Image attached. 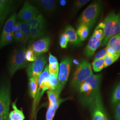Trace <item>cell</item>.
<instances>
[{"label":"cell","mask_w":120,"mask_h":120,"mask_svg":"<svg viewBox=\"0 0 120 120\" xmlns=\"http://www.w3.org/2000/svg\"><path fill=\"white\" fill-rule=\"evenodd\" d=\"M101 74H93L81 85L78 91L80 101L83 106H90L95 98L101 94Z\"/></svg>","instance_id":"1"},{"label":"cell","mask_w":120,"mask_h":120,"mask_svg":"<svg viewBox=\"0 0 120 120\" xmlns=\"http://www.w3.org/2000/svg\"><path fill=\"white\" fill-rule=\"evenodd\" d=\"M102 8L101 1L99 0L93 1L82 13L78 21V26L84 24L90 30L97 21Z\"/></svg>","instance_id":"2"},{"label":"cell","mask_w":120,"mask_h":120,"mask_svg":"<svg viewBox=\"0 0 120 120\" xmlns=\"http://www.w3.org/2000/svg\"><path fill=\"white\" fill-rule=\"evenodd\" d=\"M49 75V73L48 69V65L46 64L43 72L41 74L39 77L38 83L39 87L34 100L31 120H35L36 109L42 97L45 92L50 89Z\"/></svg>","instance_id":"3"},{"label":"cell","mask_w":120,"mask_h":120,"mask_svg":"<svg viewBox=\"0 0 120 120\" xmlns=\"http://www.w3.org/2000/svg\"><path fill=\"white\" fill-rule=\"evenodd\" d=\"M93 74L90 63L87 60H83L79 64L73 73L71 86L73 89L79 90L82 83L90 76Z\"/></svg>","instance_id":"4"},{"label":"cell","mask_w":120,"mask_h":120,"mask_svg":"<svg viewBox=\"0 0 120 120\" xmlns=\"http://www.w3.org/2000/svg\"><path fill=\"white\" fill-rule=\"evenodd\" d=\"M26 48L23 46L14 52L12 56L9 65V73L11 76L17 71L26 68L28 61L26 58Z\"/></svg>","instance_id":"5"},{"label":"cell","mask_w":120,"mask_h":120,"mask_svg":"<svg viewBox=\"0 0 120 120\" xmlns=\"http://www.w3.org/2000/svg\"><path fill=\"white\" fill-rule=\"evenodd\" d=\"M46 62V56L42 54L38 56L34 61L30 63L26 70L29 79L39 78L40 75L43 72Z\"/></svg>","instance_id":"6"},{"label":"cell","mask_w":120,"mask_h":120,"mask_svg":"<svg viewBox=\"0 0 120 120\" xmlns=\"http://www.w3.org/2000/svg\"><path fill=\"white\" fill-rule=\"evenodd\" d=\"M72 63V58L69 57L64 58L60 63L59 66L58 80L59 87L61 91L68 80Z\"/></svg>","instance_id":"7"},{"label":"cell","mask_w":120,"mask_h":120,"mask_svg":"<svg viewBox=\"0 0 120 120\" xmlns=\"http://www.w3.org/2000/svg\"><path fill=\"white\" fill-rule=\"evenodd\" d=\"M90 106L92 120H108L101 94L95 98Z\"/></svg>","instance_id":"8"},{"label":"cell","mask_w":120,"mask_h":120,"mask_svg":"<svg viewBox=\"0 0 120 120\" xmlns=\"http://www.w3.org/2000/svg\"><path fill=\"white\" fill-rule=\"evenodd\" d=\"M11 90L8 84L0 86V114L8 117L10 104Z\"/></svg>","instance_id":"9"},{"label":"cell","mask_w":120,"mask_h":120,"mask_svg":"<svg viewBox=\"0 0 120 120\" xmlns=\"http://www.w3.org/2000/svg\"><path fill=\"white\" fill-rule=\"evenodd\" d=\"M38 14L39 11L37 8L26 1L17 14V17L19 21L27 22Z\"/></svg>","instance_id":"10"},{"label":"cell","mask_w":120,"mask_h":120,"mask_svg":"<svg viewBox=\"0 0 120 120\" xmlns=\"http://www.w3.org/2000/svg\"><path fill=\"white\" fill-rule=\"evenodd\" d=\"M119 15V13L116 14V13L112 12L109 13L105 18V20L103 22L104 24V27L103 29L104 38L101 44L102 47L105 45L107 43L108 41V38L109 35L116 21V19Z\"/></svg>","instance_id":"11"},{"label":"cell","mask_w":120,"mask_h":120,"mask_svg":"<svg viewBox=\"0 0 120 120\" xmlns=\"http://www.w3.org/2000/svg\"><path fill=\"white\" fill-rule=\"evenodd\" d=\"M14 1L10 0H0V32L14 7Z\"/></svg>","instance_id":"12"},{"label":"cell","mask_w":120,"mask_h":120,"mask_svg":"<svg viewBox=\"0 0 120 120\" xmlns=\"http://www.w3.org/2000/svg\"><path fill=\"white\" fill-rule=\"evenodd\" d=\"M51 40L49 37H46L37 41L30 46L37 57L42 55L48 51Z\"/></svg>","instance_id":"13"},{"label":"cell","mask_w":120,"mask_h":120,"mask_svg":"<svg viewBox=\"0 0 120 120\" xmlns=\"http://www.w3.org/2000/svg\"><path fill=\"white\" fill-rule=\"evenodd\" d=\"M102 41V40H99L95 38L92 35L85 49V53L86 56L88 57L93 56L95 52L101 46Z\"/></svg>","instance_id":"14"},{"label":"cell","mask_w":120,"mask_h":120,"mask_svg":"<svg viewBox=\"0 0 120 120\" xmlns=\"http://www.w3.org/2000/svg\"><path fill=\"white\" fill-rule=\"evenodd\" d=\"M64 34L67 35L69 42L76 46H80L81 45V41L77 36L76 31L73 26H67L64 29Z\"/></svg>","instance_id":"15"},{"label":"cell","mask_w":120,"mask_h":120,"mask_svg":"<svg viewBox=\"0 0 120 120\" xmlns=\"http://www.w3.org/2000/svg\"><path fill=\"white\" fill-rule=\"evenodd\" d=\"M17 13H13L9 17L8 20L6 21L4 24V28L0 34V36H2L4 35L13 34V28L17 19Z\"/></svg>","instance_id":"16"},{"label":"cell","mask_w":120,"mask_h":120,"mask_svg":"<svg viewBox=\"0 0 120 120\" xmlns=\"http://www.w3.org/2000/svg\"><path fill=\"white\" fill-rule=\"evenodd\" d=\"M13 110L10 112L8 115L9 120H24L25 117L22 109L17 108L16 101L12 103Z\"/></svg>","instance_id":"17"},{"label":"cell","mask_w":120,"mask_h":120,"mask_svg":"<svg viewBox=\"0 0 120 120\" xmlns=\"http://www.w3.org/2000/svg\"><path fill=\"white\" fill-rule=\"evenodd\" d=\"M36 3L45 11L48 12H52L56 9V2L54 0H39Z\"/></svg>","instance_id":"18"},{"label":"cell","mask_w":120,"mask_h":120,"mask_svg":"<svg viewBox=\"0 0 120 120\" xmlns=\"http://www.w3.org/2000/svg\"><path fill=\"white\" fill-rule=\"evenodd\" d=\"M120 34L119 33L109 39L106 44V48H111L117 54L120 55Z\"/></svg>","instance_id":"19"},{"label":"cell","mask_w":120,"mask_h":120,"mask_svg":"<svg viewBox=\"0 0 120 120\" xmlns=\"http://www.w3.org/2000/svg\"><path fill=\"white\" fill-rule=\"evenodd\" d=\"M45 23L34 28H30V38L34 41L43 35L45 31Z\"/></svg>","instance_id":"20"},{"label":"cell","mask_w":120,"mask_h":120,"mask_svg":"<svg viewBox=\"0 0 120 120\" xmlns=\"http://www.w3.org/2000/svg\"><path fill=\"white\" fill-rule=\"evenodd\" d=\"M90 30L89 27L86 25L82 24L78 26L76 33L81 41H85L88 37L90 33Z\"/></svg>","instance_id":"21"},{"label":"cell","mask_w":120,"mask_h":120,"mask_svg":"<svg viewBox=\"0 0 120 120\" xmlns=\"http://www.w3.org/2000/svg\"><path fill=\"white\" fill-rule=\"evenodd\" d=\"M68 98L60 99L59 101L54 106H51L49 105L46 114L45 120H52L55 114L56 111L60 106V105L64 101H65L68 100Z\"/></svg>","instance_id":"22"},{"label":"cell","mask_w":120,"mask_h":120,"mask_svg":"<svg viewBox=\"0 0 120 120\" xmlns=\"http://www.w3.org/2000/svg\"><path fill=\"white\" fill-rule=\"evenodd\" d=\"M48 98L49 101V105L51 106H54L60 100V94L54 91L49 90L47 91Z\"/></svg>","instance_id":"23"},{"label":"cell","mask_w":120,"mask_h":120,"mask_svg":"<svg viewBox=\"0 0 120 120\" xmlns=\"http://www.w3.org/2000/svg\"><path fill=\"white\" fill-rule=\"evenodd\" d=\"M44 19L43 16L39 14L36 16L35 17L31 19L30 21L26 22L28 26L30 28H34L37 26L44 23Z\"/></svg>","instance_id":"24"},{"label":"cell","mask_w":120,"mask_h":120,"mask_svg":"<svg viewBox=\"0 0 120 120\" xmlns=\"http://www.w3.org/2000/svg\"><path fill=\"white\" fill-rule=\"evenodd\" d=\"M39 78H31L29 79V90L31 97L34 99L38 90Z\"/></svg>","instance_id":"25"},{"label":"cell","mask_w":120,"mask_h":120,"mask_svg":"<svg viewBox=\"0 0 120 120\" xmlns=\"http://www.w3.org/2000/svg\"><path fill=\"white\" fill-rule=\"evenodd\" d=\"M18 23L20 27V32L25 37V44H26L30 39V28L28 26L26 22L18 21Z\"/></svg>","instance_id":"26"},{"label":"cell","mask_w":120,"mask_h":120,"mask_svg":"<svg viewBox=\"0 0 120 120\" xmlns=\"http://www.w3.org/2000/svg\"><path fill=\"white\" fill-rule=\"evenodd\" d=\"M120 85L118 83L115 86L112 96L111 102L112 105L120 102Z\"/></svg>","instance_id":"27"},{"label":"cell","mask_w":120,"mask_h":120,"mask_svg":"<svg viewBox=\"0 0 120 120\" xmlns=\"http://www.w3.org/2000/svg\"><path fill=\"white\" fill-rule=\"evenodd\" d=\"M13 41V33L0 36V49L12 43Z\"/></svg>","instance_id":"28"},{"label":"cell","mask_w":120,"mask_h":120,"mask_svg":"<svg viewBox=\"0 0 120 120\" xmlns=\"http://www.w3.org/2000/svg\"><path fill=\"white\" fill-rule=\"evenodd\" d=\"M120 15L117 17L116 19V21L115 22L112 28L110 33L109 35L108 38V41L109 39L111 38L112 37L117 34L119 33H120Z\"/></svg>","instance_id":"29"},{"label":"cell","mask_w":120,"mask_h":120,"mask_svg":"<svg viewBox=\"0 0 120 120\" xmlns=\"http://www.w3.org/2000/svg\"><path fill=\"white\" fill-rule=\"evenodd\" d=\"M120 55H113L108 53L107 55L104 58V68L107 67L112 64L119 58Z\"/></svg>","instance_id":"30"},{"label":"cell","mask_w":120,"mask_h":120,"mask_svg":"<svg viewBox=\"0 0 120 120\" xmlns=\"http://www.w3.org/2000/svg\"><path fill=\"white\" fill-rule=\"evenodd\" d=\"M90 1V0H75L73 8V13L75 14L78 11Z\"/></svg>","instance_id":"31"},{"label":"cell","mask_w":120,"mask_h":120,"mask_svg":"<svg viewBox=\"0 0 120 120\" xmlns=\"http://www.w3.org/2000/svg\"><path fill=\"white\" fill-rule=\"evenodd\" d=\"M92 65L95 72L98 73L101 71L104 68V58L93 61Z\"/></svg>","instance_id":"32"},{"label":"cell","mask_w":120,"mask_h":120,"mask_svg":"<svg viewBox=\"0 0 120 120\" xmlns=\"http://www.w3.org/2000/svg\"><path fill=\"white\" fill-rule=\"evenodd\" d=\"M37 58V57L35 55L34 52L30 46L26 49V58L28 62H34L36 60Z\"/></svg>","instance_id":"33"},{"label":"cell","mask_w":120,"mask_h":120,"mask_svg":"<svg viewBox=\"0 0 120 120\" xmlns=\"http://www.w3.org/2000/svg\"><path fill=\"white\" fill-rule=\"evenodd\" d=\"M59 65L58 63L48 65V69L50 74L58 75Z\"/></svg>","instance_id":"34"},{"label":"cell","mask_w":120,"mask_h":120,"mask_svg":"<svg viewBox=\"0 0 120 120\" xmlns=\"http://www.w3.org/2000/svg\"><path fill=\"white\" fill-rule=\"evenodd\" d=\"M68 42V39L66 35L65 34H62L60 35L59 40V43L60 46L61 48H66Z\"/></svg>","instance_id":"35"},{"label":"cell","mask_w":120,"mask_h":120,"mask_svg":"<svg viewBox=\"0 0 120 120\" xmlns=\"http://www.w3.org/2000/svg\"><path fill=\"white\" fill-rule=\"evenodd\" d=\"M13 40L17 42H23L25 44V38L21 32L13 33Z\"/></svg>","instance_id":"36"},{"label":"cell","mask_w":120,"mask_h":120,"mask_svg":"<svg viewBox=\"0 0 120 120\" xmlns=\"http://www.w3.org/2000/svg\"><path fill=\"white\" fill-rule=\"evenodd\" d=\"M113 106L115 120H120V102L116 103Z\"/></svg>","instance_id":"37"},{"label":"cell","mask_w":120,"mask_h":120,"mask_svg":"<svg viewBox=\"0 0 120 120\" xmlns=\"http://www.w3.org/2000/svg\"><path fill=\"white\" fill-rule=\"evenodd\" d=\"M108 54V52L107 50V49L105 48L101 50L98 52L95 56L94 58V60H99L101 59L104 58L105 56H106Z\"/></svg>","instance_id":"38"},{"label":"cell","mask_w":120,"mask_h":120,"mask_svg":"<svg viewBox=\"0 0 120 120\" xmlns=\"http://www.w3.org/2000/svg\"><path fill=\"white\" fill-rule=\"evenodd\" d=\"M93 36L95 38L99 40H103L104 38V33L102 29H95Z\"/></svg>","instance_id":"39"},{"label":"cell","mask_w":120,"mask_h":120,"mask_svg":"<svg viewBox=\"0 0 120 120\" xmlns=\"http://www.w3.org/2000/svg\"><path fill=\"white\" fill-rule=\"evenodd\" d=\"M49 64H53L58 63L57 58L54 56H53L50 52L49 53Z\"/></svg>","instance_id":"40"},{"label":"cell","mask_w":120,"mask_h":120,"mask_svg":"<svg viewBox=\"0 0 120 120\" xmlns=\"http://www.w3.org/2000/svg\"><path fill=\"white\" fill-rule=\"evenodd\" d=\"M13 33L20 32V25L19 24L18 22L16 21L15 23L13 28Z\"/></svg>","instance_id":"41"},{"label":"cell","mask_w":120,"mask_h":120,"mask_svg":"<svg viewBox=\"0 0 120 120\" xmlns=\"http://www.w3.org/2000/svg\"><path fill=\"white\" fill-rule=\"evenodd\" d=\"M0 120H8V116L0 114Z\"/></svg>","instance_id":"42"},{"label":"cell","mask_w":120,"mask_h":120,"mask_svg":"<svg viewBox=\"0 0 120 120\" xmlns=\"http://www.w3.org/2000/svg\"><path fill=\"white\" fill-rule=\"evenodd\" d=\"M66 1L64 0H60V4L61 5H62V6H64L65 5V4H66Z\"/></svg>","instance_id":"43"}]
</instances>
